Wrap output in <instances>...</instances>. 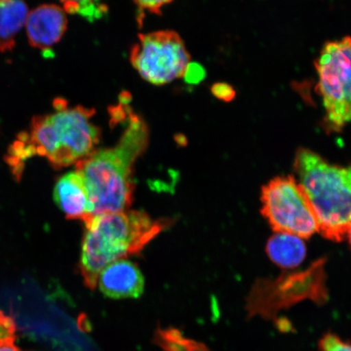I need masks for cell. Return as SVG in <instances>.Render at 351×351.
Returning a JSON list of instances; mask_svg holds the SVG:
<instances>
[{
  "label": "cell",
  "mask_w": 351,
  "mask_h": 351,
  "mask_svg": "<svg viewBox=\"0 0 351 351\" xmlns=\"http://www.w3.org/2000/svg\"><path fill=\"white\" fill-rule=\"evenodd\" d=\"M206 76V71L203 66L197 63H190L187 66L185 74L183 77L190 84H197L204 80Z\"/></svg>",
  "instance_id": "ffe728a7"
},
{
  "label": "cell",
  "mask_w": 351,
  "mask_h": 351,
  "mask_svg": "<svg viewBox=\"0 0 351 351\" xmlns=\"http://www.w3.org/2000/svg\"><path fill=\"white\" fill-rule=\"evenodd\" d=\"M213 95L223 102L229 103L234 100L236 96L234 88L226 82H218L210 88Z\"/></svg>",
  "instance_id": "ac0fdd59"
},
{
  "label": "cell",
  "mask_w": 351,
  "mask_h": 351,
  "mask_svg": "<svg viewBox=\"0 0 351 351\" xmlns=\"http://www.w3.org/2000/svg\"><path fill=\"white\" fill-rule=\"evenodd\" d=\"M324 261L315 262L308 269L293 274H284L274 280H258L253 285L247 300L245 309L248 319L261 317L278 322L280 311L288 309L304 300H309L319 305L328 298Z\"/></svg>",
  "instance_id": "5b68a950"
},
{
  "label": "cell",
  "mask_w": 351,
  "mask_h": 351,
  "mask_svg": "<svg viewBox=\"0 0 351 351\" xmlns=\"http://www.w3.org/2000/svg\"><path fill=\"white\" fill-rule=\"evenodd\" d=\"M136 5L142 12H149L153 14H160L162 8L173 0H134Z\"/></svg>",
  "instance_id": "d6986e66"
},
{
  "label": "cell",
  "mask_w": 351,
  "mask_h": 351,
  "mask_svg": "<svg viewBox=\"0 0 351 351\" xmlns=\"http://www.w3.org/2000/svg\"><path fill=\"white\" fill-rule=\"evenodd\" d=\"M53 107V113L34 117L29 130L21 132L10 147L7 162L16 176L34 156L45 157L55 169H62L96 150L101 130L92 121L95 110L69 108L62 98L56 99Z\"/></svg>",
  "instance_id": "6da1fadb"
},
{
  "label": "cell",
  "mask_w": 351,
  "mask_h": 351,
  "mask_svg": "<svg viewBox=\"0 0 351 351\" xmlns=\"http://www.w3.org/2000/svg\"><path fill=\"white\" fill-rule=\"evenodd\" d=\"M315 67L326 130L340 132L351 122V37L324 44Z\"/></svg>",
  "instance_id": "8992f818"
},
{
  "label": "cell",
  "mask_w": 351,
  "mask_h": 351,
  "mask_svg": "<svg viewBox=\"0 0 351 351\" xmlns=\"http://www.w3.org/2000/svg\"><path fill=\"white\" fill-rule=\"evenodd\" d=\"M144 278L133 262L121 258L110 263L101 271L98 283L100 291L112 300L138 298L144 291Z\"/></svg>",
  "instance_id": "30bf717a"
},
{
  "label": "cell",
  "mask_w": 351,
  "mask_h": 351,
  "mask_svg": "<svg viewBox=\"0 0 351 351\" xmlns=\"http://www.w3.org/2000/svg\"><path fill=\"white\" fill-rule=\"evenodd\" d=\"M63 10L70 14H78L93 21L101 19L107 11V6L101 0H60Z\"/></svg>",
  "instance_id": "9a60e30c"
},
{
  "label": "cell",
  "mask_w": 351,
  "mask_h": 351,
  "mask_svg": "<svg viewBox=\"0 0 351 351\" xmlns=\"http://www.w3.org/2000/svg\"><path fill=\"white\" fill-rule=\"evenodd\" d=\"M153 341L163 351H210L205 344L187 339L181 330L173 327L158 326Z\"/></svg>",
  "instance_id": "5bb4252c"
},
{
  "label": "cell",
  "mask_w": 351,
  "mask_h": 351,
  "mask_svg": "<svg viewBox=\"0 0 351 351\" xmlns=\"http://www.w3.org/2000/svg\"><path fill=\"white\" fill-rule=\"evenodd\" d=\"M129 125L115 146L95 151L76 164L85 182L92 217L128 210L133 202L136 161L146 150L149 130L131 112Z\"/></svg>",
  "instance_id": "7a4b0ae2"
},
{
  "label": "cell",
  "mask_w": 351,
  "mask_h": 351,
  "mask_svg": "<svg viewBox=\"0 0 351 351\" xmlns=\"http://www.w3.org/2000/svg\"><path fill=\"white\" fill-rule=\"evenodd\" d=\"M319 351H351V343L342 341L335 333L327 332L319 341Z\"/></svg>",
  "instance_id": "e0dca14e"
},
{
  "label": "cell",
  "mask_w": 351,
  "mask_h": 351,
  "mask_svg": "<svg viewBox=\"0 0 351 351\" xmlns=\"http://www.w3.org/2000/svg\"><path fill=\"white\" fill-rule=\"evenodd\" d=\"M261 213L276 232L309 239L319 232L317 216L304 188L292 176H280L261 191Z\"/></svg>",
  "instance_id": "52a82bcc"
},
{
  "label": "cell",
  "mask_w": 351,
  "mask_h": 351,
  "mask_svg": "<svg viewBox=\"0 0 351 351\" xmlns=\"http://www.w3.org/2000/svg\"><path fill=\"white\" fill-rule=\"evenodd\" d=\"M16 339L14 319L0 311V346L15 345Z\"/></svg>",
  "instance_id": "2e32d148"
},
{
  "label": "cell",
  "mask_w": 351,
  "mask_h": 351,
  "mask_svg": "<svg viewBox=\"0 0 351 351\" xmlns=\"http://www.w3.org/2000/svg\"><path fill=\"white\" fill-rule=\"evenodd\" d=\"M266 252L275 265L285 269H295L306 256L304 239L287 232H276L267 241Z\"/></svg>",
  "instance_id": "7c38bea8"
},
{
  "label": "cell",
  "mask_w": 351,
  "mask_h": 351,
  "mask_svg": "<svg viewBox=\"0 0 351 351\" xmlns=\"http://www.w3.org/2000/svg\"><path fill=\"white\" fill-rule=\"evenodd\" d=\"M29 16L24 0H0V51L10 52L16 46V36Z\"/></svg>",
  "instance_id": "4fadbf2b"
},
{
  "label": "cell",
  "mask_w": 351,
  "mask_h": 351,
  "mask_svg": "<svg viewBox=\"0 0 351 351\" xmlns=\"http://www.w3.org/2000/svg\"><path fill=\"white\" fill-rule=\"evenodd\" d=\"M130 62L145 81L163 86L183 77L191 55L173 30L141 34L130 51Z\"/></svg>",
  "instance_id": "ba28073f"
},
{
  "label": "cell",
  "mask_w": 351,
  "mask_h": 351,
  "mask_svg": "<svg viewBox=\"0 0 351 351\" xmlns=\"http://www.w3.org/2000/svg\"><path fill=\"white\" fill-rule=\"evenodd\" d=\"M66 12L55 4H43L35 8L26 21V32L30 45L45 52L62 38L67 30Z\"/></svg>",
  "instance_id": "9c48e42d"
},
{
  "label": "cell",
  "mask_w": 351,
  "mask_h": 351,
  "mask_svg": "<svg viewBox=\"0 0 351 351\" xmlns=\"http://www.w3.org/2000/svg\"><path fill=\"white\" fill-rule=\"evenodd\" d=\"M346 237H348V239L349 240V243L350 245V247H351V226L350 227V229L348 232V234H346Z\"/></svg>",
  "instance_id": "7402d4cb"
},
{
  "label": "cell",
  "mask_w": 351,
  "mask_h": 351,
  "mask_svg": "<svg viewBox=\"0 0 351 351\" xmlns=\"http://www.w3.org/2000/svg\"><path fill=\"white\" fill-rule=\"evenodd\" d=\"M293 169L317 216L319 232L343 240L351 226V165L329 163L319 154L298 149Z\"/></svg>",
  "instance_id": "277c9868"
},
{
  "label": "cell",
  "mask_w": 351,
  "mask_h": 351,
  "mask_svg": "<svg viewBox=\"0 0 351 351\" xmlns=\"http://www.w3.org/2000/svg\"><path fill=\"white\" fill-rule=\"evenodd\" d=\"M0 351H21L15 345L0 346Z\"/></svg>",
  "instance_id": "44dd1931"
},
{
  "label": "cell",
  "mask_w": 351,
  "mask_h": 351,
  "mask_svg": "<svg viewBox=\"0 0 351 351\" xmlns=\"http://www.w3.org/2000/svg\"><path fill=\"white\" fill-rule=\"evenodd\" d=\"M169 219H154L143 210L97 215L85 223L81 274L86 287L95 289L99 276L110 263L141 252L170 225Z\"/></svg>",
  "instance_id": "3957f363"
},
{
  "label": "cell",
  "mask_w": 351,
  "mask_h": 351,
  "mask_svg": "<svg viewBox=\"0 0 351 351\" xmlns=\"http://www.w3.org/2000/svg\"><path fill=\"white\" fill-rule=\"evenodd\" d=\"M53 196L56 204L68 219H81L86 223L93 217L85 182L76 170L59 178Z\"/></svg>",
  "instance_id": "8fae6325"
}]
</instances>
